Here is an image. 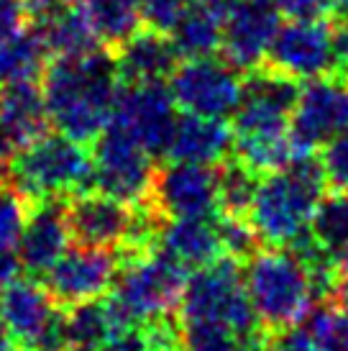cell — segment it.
<instances>
[{"label":"cell","instance_id":"9","mask_svg":"<svg viewBox=\"0 0 348 351\" xmlns=\"http://www.w3.org/2000/svg\"><path fill=\"white\" fill-rule=\"evenodd\" d=\"M92 162L95 190L128 205L149 200L156 175L154 156L118 123L110 121V126L92 141Z\"/></svg>","mask_w":348,"mask_h":351},{"label":"cell","instance_id":"26","mask_svg":"<svg viewBox=\"0 0 348 351\" xmlns=\"http://www.w3.org/2000/svg\"><path fill=\"white\" fill-rule=\"evenodd\" d=\"M47 57V49L31 23L29 31H23L21 36L0 47V85L18 82V80H36L39 75H44Z\"/></svg>","mask_w":348,"mask_h":351},{"label":"cell","instance_id":"17","mask_svg":"<svg viewBox=\"0 0 348 351\" xmlns=\"http://www.w3.org/2000/svg\"><path fill=\"white\" fill-rule=\"evenodd\" d=\"M72 239L67 223V197L36 200L18 241V256L29 274H47Z\"/></svg>","mask_w":348,"mask_h":351},{"label":"cell","instance_id":"38","mask_svg":"<svg viewBox=\"0 0 348 351\" xmlns=\"http://www.w3.org/2000/svg\"><path fill=\"white\" fill-rule=\"evenodd\" d=\"M0 351H23L21 341L13 336V331L5 326V321H3V318H0Z\"/></svg>","mask_w":348,"mask_h":351},{"label":"cell","instance_id":"15","mask_svg":"<svg viewBox=\"0 0 348 351\" xmlns=\"http://www.w3.org/2000/svg\"><path fill=\"white\" fill-rule=\"evenodd\" d=\"M49 110L44 88L36 80H18L0 85V169L49 134Z\"/></svg>","mask_w":348,"mask_h":351},{"label":"cell","instance_id":"32","mask_svg":"<svg viewBox=\"0 0 348 351\" xmlns=\"http://www.w3.org/2000/svg\"><path fill=\"white\" fill-rule=\"evenodd\" d=\"M31 16L23 0H0V47L31 29Z\"/></svg>","mask_w":348,"mask_h":351},{"label":"cell","instance_id":"23","mask_svg":"<svg viewBox=\"0 0 348 351\" xmlns=\"http://www.w3.org/2000/svg\"><path fill=\"white\" fill-rule=\"evenodd\" d=\"M312 244L328 259L338 262L348 254V190L325 193L308 228Z\"/></svg>","mask_w":348,"mask_h":351},{"label":"cell","instance_id":"28","mask_svg":"<svg viewBox=\"0 0 348 351\" xmlns=\"http://www.w3.org/2000/svg\"><path fill=\"white\" fill-rule=\"evenodd\" d=\"M31 208L34 200L26 193H21L8 177H0V249L18 246Z\"/></svg>","mask_w":348,"mask_h":351},{"label":"cell","instance_id":"25","mask_svg":"<svg viewBox=\"0 0 348 351\" xmlns=\"http://www.w3.org/2000/svg\"><path fill=\"white\" fill-rule=\"evenodd\" d=\"M87 13L90 23L95 26L103 47L113 49L126 41L138 26V0H77Z\"/></svg>","mask_w":348,"mask_h":351},{"label":"cell","instance_id":"14","mask_svg":"<svg viewBox=\"0 0 348 351\" xmlns=\"http://www.w3.org/2000/svg\"><path fill=\"white\" fill-rule=\"evenodd\" d=\"M282 26V13L274 0H231L223 34V57L241 72L261 67L274 36Z\"/></svg>","mask_w":348,"mask_h":351},{"label":"cell","instance_id":"35","mask_svg":"<svg viewBox=\"0 0 348 351\" xmlns=\"http://www.w3.org/2000/svg\"><path fill=\"white\" fill-rule=\"evenodd\" d=\"M95 351H156L146 328H128V331H121L116 336H110L103 346H97Z\"/></svg>","mask_w":348,"mask_h":351},{"label":"cell","instance_id":"33","mask_svg":"<svg viewBox=\"0 0 348 351\" xmlns=\"http://www.w3.org/2000/svg\"><path fill=\"white\" fill-rule=\"evenodd\" d=\"M284 19H328L336 0H274Z\"/></svg>","mask_w":348,"mask_h":351},{"label":"cell","instance_id":"37","mask_svg":"<svg viewBox=\"0 0 348 351\" xmlns=\"http://www.w3.org/2000/svg\"><path fill=\"white\" fill-rule=\"evenodd\" d=\"M23 3L29 8L31 21H41L47 19V16H51V13H57L59 8H64V5L77 3V0H23Z\"/></svg>","mask_w":348,"mask_h":351},{"label":"cell","instance_id":"31","mask_svg":"<svg viewBox=\"0 0 348 351\" xmlns=\"http://www.w3.org/2000/svg\"><path fill=\"white\" fill-rule=\"evenodd\" d=\"M320 165L333 190H348V131L320 149Z\"/></svg>","mask_w":348,"mask_h":351},{"label":"cell","instance_id":"3","mask_svg":"<svg viewBox=\"0 0 348 351\" xmlns=\"http://www.w3.org/2000/svg\"><path fill=\"white\" fill-rule=\"evenodd\" d=\"M184 285L187 267L156 246L149 252L121 254L113 293L105 298L118 333L172 315L179 308Z\"/></svg>","mask_w":348,"mask_h":351},{"label":"cell","instance_id":"5","mask_svg":"<svg viewBox=\"0 0 348 351\" xmlns=\"http://www.w3.org/2000/svg\"><path fill=\"white\" fill-rule=\"evenodd\" d=\"M5 177L34 203L79 195L95 187L92 149L64 134H44L10 162Z\"/></svg>","mask_w":348,"mask_h":351},{"label":"cell","instance_id":"18","mask_svg":"<svg viewBox=\"0 0 348 351\" xmlns=\"http://www.w3.org/2000/svg\"><path fill=\"white\" fill-rule=\"evenodd\" d=\"M57 315L59 302L51 298L47 285L18 277L0 290V318L21 341L23 351L47 331Z\"/></svg>","mask_w":348,"mask_h":351},{"label":"cell","instance_id":"11","mask_svg":"<svg viewBox=\"0 0 348 351\" xmlns=\"http://www.w3.org/2000/svg\"><path fill=\"white\" fill-rule=\"evenodd\" d=\"M149 203L164 218H218L221 215L218 165L169 162L159 167Z\"/></svg>","mask_w":348,"mask_h":351},{"label":"cell","instance_id":"20","mask_svg":"<svg viewBox=\"0 0 348 351\" xmlns=\"http://www.w3.org/2000/svg\"><path fill=\"white\" fill-rule=\"evenodd\" d=\"M156 249L166 252L187 269L208 267L225 254L218 218H164L156 236Z\"/></svg>","mask_w":348,"mask_h":351},{"label":"cell","instance_id":"22","mask_svg":"<svg viewBox=\"0 0 348 351\" xmlns=\"http://www.w3.org/2000/svg\"><path fill=\"white\" fill-rule=\"evenodd\" d=\"M34 29H36L41 44H44V49L51 59L79 57V54L103 49V41H100L95 26L90 23L79 3L64 5L47 19L34 21Z\"/></svg>","mask_w":348,"mask_h":351},{"label":"cell","instance_id":"2","mask_svg":"<svg viewBox=\"0 0 348 351\" xmlns=\"http://www.w3.org/2000/svg\"><path fill=\"white\" fill-rule=\"evenodd\" d=\"M325 172L318 154L295 156L284 169L261 177L253 205L249 210L261 244L292 246L308 234L318 203L325 195Z\"/></svg>","mask_w":348,"mask_h":351},{"label":"cell","instance_id":"12","mask_svg":"<svg viewBox=\"0 0 348 351\" xmlns=\"http://www.w3.org/2000/svg\"><path fill=\"white\" fill-rule=\"evenodd\" d=\"M177 118L179 108L166 85H123L113 123L131 134L154 159H162L169 152Z\"/></svg>","mask_w":348,"mask_h":351},{"label":"cell","instance_id":"4","mask_svg":"<svg viewBox=\"0 0 348 351\" xmlns=\"http://www.w3.org/2000/svg\"><path fill=\"white\" fill-rule=\"evenodd\" d=\"M243 277L253 311L269 331L297 326L318 300L310 264L290 246H261L246 259Z\"/></svg>","mask_w":348,"mask_h":351},{"label":"cell","instance_id":"24","mask_svg":"<svg viewBox=\"0 0 348 351\" xmlns=\"http://www.w3.org/2000/svg\"><path fill=\"white\" fill-rule=\"evenodd\" d=\"M64 326H67V339L72 351H95L110 336L118 333L105 300H90L72 305L64 313Z\"/></svg>","mask_w":348,"mask_h":351},{"label":"cell","instance_id":"34","mask_svg":"<svg viewBox=\"0 0 348 351\" xmlns=\"http://www.w3.org/2000/svg\"><path fill=\"white\" fill-rule=\"evenodd\" d=\"M269 351H318L310 331L305 328H282V331H269Z\"/></svg>","mask_w":348,"mask_h":351},{"label":"cell","instance_id":"7","mask_svg":"<svg viewBox=\"0 0 348 351\" xmlns=\"http://www.w3.org/2000/svg\"><path fill=\"white\" fill-rule=\"evenodd\" d=\"M246 72L233 67L225 57L182 59L166 88L182 113L205 118H225L236 113L243 95Z\"/></svg>","mask_w":348,"mask_h":351},{"label":"cell","instance_id":"21","mask_svg":"<svg viewBox=\"0 0 348 351\" xmlns=\"http://www.w3.org/2000/svg\"><path fill=\"white\" fill-rule=\"evenodd\" d=\"M231 0H192L169 34L182 59L213 57L223 49L225 16Z\"/></svg>","mask_w":348,"mask_h":351},{"label":"cell","instance_id":"1","mask_svg":"<svg viewBox=\"0 0 348 351\" xmlns=\"http://www.w3.org/2000/svg\"><path fill=\"white\" fill-rule=\"evenodd\" d=\"M41 88L49 121L59 134L92 144L113 121L123 80L118 75L113 51L105 47L79 57L49 59Z\"/></svg>","mask_w":348,"mask_h":351},{"label":"cell","instance_id":"36","mask_svg":"<svg viewBox=\"0 0 348 351\" xmlns=\"http://www.w3.org/2000/svg\"><path fill=\"white\" fill-rule=\"evenodd\" d=\"M21 269H23V262H21L18 252L0 249V290L13 282V280H18Z\"/></svg>","mask_w":348,"mask_h":351},{"label":"cell","instance_id":"10","mask_svg":"<svg viewBox=\"0 0 348 351\" xmlns=\"http://www.w3.org/2000/svg\"><path fill=\"white\" fill-rule=\"evenodd\" d=\"M292 141L297 154H315L328 141L348 131V77L328 75L300 88L292 113Z\"/></svg>","mask_w":348,"mask_h":351},{"label":"cell","instance_id":"19","mask_svg":"<svg viewBox=\"0 0 348 351\" xmlns=\"http://www.w3.org/2000/svg\"><path fill=\"white\" fill-rule=\"evenodd\" d=\"M233 156V126L223 118L179 113L166 152L169 162L187 165H221Z\"/></svg>","mask_w":348,"mask_h":351},{"label":"cell","instance_id":"29","mask_svg":"<svg viewBox=\"0 0 348 351\" xmlns=\"http://www.w3.org/2000/svg\"><path fill=\"white\" fill-rule=\"evenodd\" d=\"M308 331L318 351H348V311L328 300L308 315Z\"/></svg>","mask_w":348,"mask_h":351},{"label":"cell","instance_id":"30","mask_svg":"<svg viewBox=\"0 0 348 351\" xmlns=\"http://www.w3.org/2000/svg\"><path fill=\"white\" fill-rule=\"evenodd\" d=\"M192 0H138V19L146 29L172 34Z\"/></svg>","mask_w":348,"mask_h":351},{"label":"cell","instance_id":"16","mask_svg":"<svg viewBox=\"0 0 348 351\" xmlns=\"http://www.w3.org/2000/svg\"><path fill=\"white\" fill-rule=\"evenodd\" d=\"M110 51L116 57L123 85H164L182 62V54L177 51L169 34L146 26H138Z\"/></svg>","mask_w":348,"mask_h":351},{"label":"cell","instance_id":"13","mask_svg":"<svg viewBox=\"0 0 348 351\" xmlns=\"http://www.w3.org/2000/svg\"><path fill=\"white\" fill-rule=\"evenodd\" d=\"M121 269V252L116 249H97V246H72L49 269L47 290L59 305H79L97 300L105 295Z\"/></svg>","mask_w":348,"mask_h":351},{"label":"cell","instance_id":"6","mask_svg":"<svg viewBox=\"0 0 348 351\" xmlns=\"http://www.w3.org/2000/svg\"><path fill=\"white\" fill-rule=\"evenodd\" d=\"M179 321H218L241 336H259L264 326L246 290L243 262L223 254L213 264L195 269L179 300Z\"/></svg>","mask_w":348,"mask_h":351},{"label":"cell","instance_id":"27","mask_svg":"<svg viewBox=\"0 0 348 351\" xmlns=\"http://www.w3.org/2000/svg\"><path fill=\"white\" fill-rule=\"evenodd\" d=\"M218 177H221V213L249 218L264 175L243 165L238 156H228L218 165Z\"/></svg>","mask_w":348,"mask_h":351},{"label":"cell","instance_id":"8","mask_svg":"<svg viewBox=\"0 0 348 351\" xmlns=\"http://www.w3.org/2000/svg\"><path fill=\"white\" fill-rule=\"evenodd\" d=\"M266 67L277 69L297 82L340 75L336 51V21L328 19H287L279 26Z\"/></svg>","mask_w":348,"mask_h":351}]
</instances>
